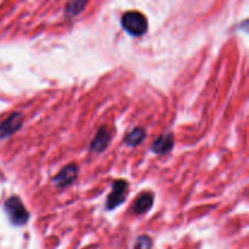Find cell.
I'll return each instance as SVG.
<instances>
[{
  "label": "cell",
  "instance_id": "cell-1",
  "mask_svg": "<svg viewBox=\"0 0 249 249\" xmlns=\"http://www.w3.org/2000/svg\"><path fill=\"white\" fill-rule=\"evenodd\" d=\"M4 209L10 221L16 226H22L29 220V213L18 197H10L4 205Z\"/></svg>",
  "mask_w": 249,
  "mask_h": 249
},
{
  "label": "cell",
  "instance_id": "cell-2",
  "mask_svg": "<svg viewBox=\"0 0 249 249\" xmlns=\"http://www.w3.org/2000/svg\"><path fill=\"white\" fill-rule=\"evenodd\" d=\"M122 26L129 34L139 37L146 33L148 28V22L142 14L137 11L125 13L122 17Z\"/></svg>",
  "mask_w": 249,
  "mask_h": 249
},
{
  "label": "cell",
  "instance_id": "cell-3",
  "mask_svg": "<svg viewBox=\"0 0 249 249\" xmlns=\"http://www.w3.org/2000/svg\"><path fill=\"white\" fill-rule=\"evenodd\" d=\"M128 194V182L125 180H116L112 185V191L108 194L106 201V207L108 210H112L122 205Z\"/></svg>",
  "mask_w": 249,
  "mask_h": 249
},
{
  "label": "cell",
  "instance_id": "cell-4",
  "mask_svg": "<svg viewBox=\"0 0 249 249\" xmlns=\"http://www.w3.org/2000/svg\"><path fill=\"white\" fill-rule=\"evenodd\" d=\"M23 124V118L20 113H13L0 124V139H6L21 129Z\"/></svg>",
  "mask_w": 249,
  "mask_h": 249
},
{
  "label": "cell",
  "instance_id": "cell-5",
  "mask_svg": "<svg viewBox=\"0 0 249 249\" xmlns=\"http://www.w3.org/2000/svg\"><path fill=\"white\" fill-rule=\"evenodd\" d=\"M78 175V167L75 164H70L66 168H63L60 173L54 179V184L58 187H66L70 186Z\"/></svg>",
  "mask_w": 249,
  "mask_h": 249
},
{
  "label": "cell",
  "instance_id": "cell-6",
  "mask_svg": "<svg viewBox=\"0 0 249 249\" xmlns=\"http://www.w3.org/2000/svg\"><path fill=\"white\" fill-rule=\"evenodd\" d=\"M110 141H111V132H108L105 127L100 128L96 136L94 137V140H92L91 144H90V148L97 153L103 152V151H105L106 149V147L108 146Z\"/></svg>",
  "mask_w": 249,
  "mask_h": 249
},
{
  "label": "cell",
  "instance_id": "cell-7",
  "mask_svg": "<svg viewBox=\"0 0 249 249\" xmlns=\"http://www.w3.org/2000/svg\"><path fill=\"white\" fill-rule=\"evenodd\" d=\"M173 147H174V135L165 134L156 139L152 144V151L157 155H165L172 151Z\"/></svg>",
  "mask_w": 249,
  "mask_h": 249
},
{
  "label": "cell",
  "instance_id": "cell-8",
  "mask_svg": "<svg viewBox=\"0 0 249 249\" xmlns=\"http://www.w3.org/2000/svg\"><path fill=\"white\" fill-rule=\"evenodd\" d=\"M152 205H153V194L149 193V192H145V193H142L141 196L136 199V202H135L132 210H134L135 214H144V213H146L147 210L151 209Z\"/></svg>",
  "mask_w": 249,
  "mask_h": 249
},
{
  "label": "cell",
  "instance_id": "cell-9",
  "mask_svg": "<svg viewBox=\"0 0 249 249\" xmlns=\"http://www.w3.org/2000/svg\"><path fill=\"white\" fill-rule=\"evenodd\" d=\"M145 136H146V132L142 128H135L132 132H130L129 134L125 137V144H128L129 146H137L139 144H141L144 141Z\"/></svg>",
  "mask_w": 249,
  "mask_h": 249
},
{
  "label": "cell",
  "instance_id": "cell-10",
  "mask_svg": "<svg viewBox=\"0 0 249 249\" xmlns=\"http://www.w3.org/2000/svg\"><path fill=\"white\" fill-rule=\"evenodd\" d=\"M85 5H87V3H84V1H74V3L68 4L66 10H67V13L70 14L71 16H75L84 10Z\"/></svg>",
  "mask_w": 249,
  "mask_h": 249
},
{
  "label": "cell",
  "instance_id": "cell-11",
  "mask_svg": "<svg viewBox=\"0 0 249 249\" xmlns=\"http://www.w3.org/2000/svg\"><path fill=\"white\" fill-rule=\"evenodd\" d=\"M152 246V241L148 236H141L139 237V239L136 241L135 244V249H149Z\"/></svg>",
  "mask_w": 249,
  "mask_h": 249
}]
</instances>
